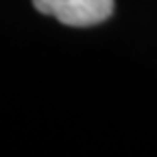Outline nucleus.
I'll return each instance as SVG.
<instances>
[{
  "label": "nucleus",
  "instance_id": "obj_1",
  "mask_svg": "<svg viewBox=\"0 0 157 157\" xmlns=\"http://www.w3.org/2000/svg\"><path fill=\"white\" fill-rule=\"evenodd\" d=\"M33 5L68 26H94L113 13V0H33Z\"/></svg>",
  "mask_w": 157,
  "mask_h": 157
}]
</instances>
